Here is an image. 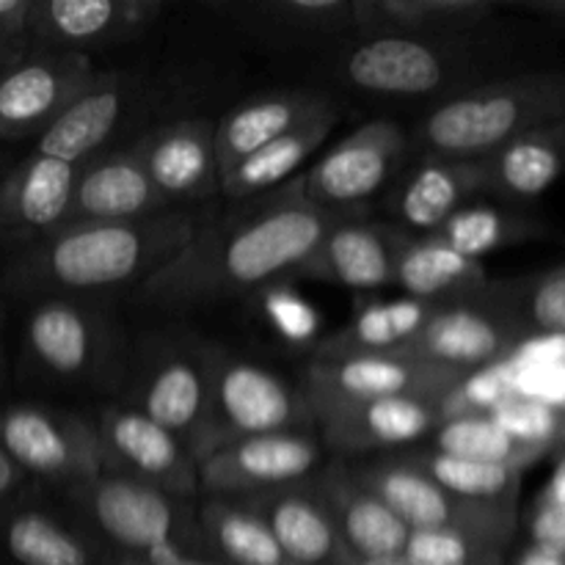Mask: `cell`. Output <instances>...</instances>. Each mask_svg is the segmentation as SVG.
I'll return each mask as SVG.
<instances>
[{"mask_svg":"<svg viewBox=\"0 0 565 565\" xmlns=\"http://www.w3.org/2000/svg\"><path fill=\"white\" fill-rule=\"evenodd\" d=\"M337 215L301 196L296 180L215 224H199L191 243L143 281L136 298L163 309L254 296L309 276Z\"/></svg>","mask_w":565,"mask_h":565,"instance_id":"obj_1","label":"cell"},{"mask_svg":"<svg viewBox=\"0 0 565 565\" xmlns=\"http://www.w3.org/2000/svg\"><path fill=\"white\" fill-rule=\"evenodd\" d=\"M199 221L160 213L132 224L61 226L33 246L11 252L3 285L11 292L77 298L119 287H141L191 243Z\"/></svg>","mask_w":565,"mask_h":565,"instance_id":"obj_2","label":"cell"},{"mask_svg":"<svg viewBox=\"0 0 565 565\" xmlns=\"http://www.w3.org/2000/svg\"><path fill=\"white\" fill-rule=\"evenodd\" d=\"M565 121V70L478 83L436 105L417 127L425 158L483 160L535 127Z\"/></svg>","mask_w":565,"mask_h":565,"instance_id":"obj_3","label":"cell"},{"mask_svg":"<svg viewBox=\"0 0 565 565\" xmlns=\"http://www.w3.org/2000/svg\"><path fill=\"white\" fill-rule=\"evenodd\" d=\"M75 497L92 527L121 552L119 561H202L199 552H207L199 516L185 500L130 475L105 467L97 478L75 486Z\"/></svg>","mask_w":565,"mask_h":565,"instance_id":"obj_4","label":"cell"},{"mask_svg":"<svg viewBox=\"0 0 565 565\" xmlns=\"http://www.w3.org/2000/svg\"><path fill=\"white\" fill-rule=\"evenodd\" d=\"M519 281H489L472 296L441 301L419 334L395 356L472 375L508 362L530 340L516 307Z\"/></svg>","mask_w":565,"mask_h":565,"instance_id":"obj_5","label":"cell"},{"mask_svg":"<svg viewBox=\"0 0 565 565\" xmlns=\"http://www.w3.org/2000/svg\"><path fill=\"white\" fill-rule=\"evenodd\" d=\"M315 423L307 395L287 381L241 356L210 351V425L207 452L252 436L292 434Z\"/></svg>","mask_w":565,"mask_h":565,"instance_id":"obj_6","label":"cell"},{"mask_svg":"<svg viewBox=\"0 0 565 565\" xmlns=\"http://www.w3.org/2000/svg\"><path fill=\"white\" fill-rule=\"evenodd\" d=\"M480 70L469 39L419 36H362L337 64L342 81L384 97H423L456 86L461 92Z\"/></svg>","mask_w":565,"mask_h":565,"instance_id":"obj_7","label":"cell"},{"mask_svg":"<svg viewBox=\"0 0 565 565\" xmlns=\"http://www.w3.org/2000/svg\"><path fill=\"white\" fill-rule=\"evenodd\" d=\"M406 152L408 138L403 127L386 119L367 121L298 174L296 185L315 207L345 218L379 196Z\"/></svg>","mask_w":565,"mask_h":565,"instance_id":"obj_8","label":"cell"},{"mask_svg":"<svg viewBox=\"0 0 565 565\" xmlns=\"http://www.w3.org/2000/svg\"><path fill=\"white\" fill-rule=\"evenodd\" d=\"M467 375L395 353L334 359V362L312 359L303 381V395L318 423L320 414L326 412L359 406V403L392 401V397H419L441 406V401Z\"/></svg>","mask_w":565,"mask_h":565,"instance_id":"obj_9","label":"cell"},{"mask_svg":"<svg viewBox=\"0 0 565 565\" xmlns=\"http://www.w3.org/2000/svg\"><path fill=\"white\" fill-rule=\"evenodd\" d=\"M0 450L22 475L81 486L105 469L92 423L31 403L0 408Z\"/></svg>","mask_w":565,"mask_h":565,"instance_id":"obj_10","label":"cell"},{"mask_svg":"<svg viewBox=\"0 0 565 565\" xmlns=\"http://www.w3.org/2000/svg\"><path fill=\"white\" fill-rule=\"evenodd\" d=\"M351 472L412 533L417 530H461V533L489 535V539L500 541H513L516 535L519 513L458 500L403 456L384 458V461L367 463V467H351Z\"/></svg>","mask_w":565,"mask_h":565,"instance_id":"obj_11","label":"cell"},{"mask_svg":"<svg viewBox=\"0 0 565 565\" xmlns=\"http://www.w3.org/2000/svg\"><path fill=\"white\" fill-rule=\"evenodd\" d=\"M199 489L215 497H254L309 483L323 469V447L303 430L252 436L196 463Z\"/></svg>","mask_w":565,"mask_h":565,"instance_id":"obj_12","label":"cell"},{"mask_svg":"<svg viewBox=\"0 0 565 565\" xmlns=\"http://www.w3.org/2000/svg\"><path fill=\"white\" fill-rule=\"evenodd\" d=\"M94 77L97 72L88 55L53 50L22 55L0 72V138H39Z\"/></svg>","mask_w":565,"mask_h":565,"instance_id":"obj_13","label":"cell"},{"mask_svg":"<svg viewBox=\"0 0 565 565\" xmlns=\"http://www.w3.org/2000/svg\"><path fill=\"white\" fill-rule=\"evenodd\" d=\"M132 408L169 430L193 461H202L210 425V348L158 353L138 379Z\"/></svg>","mask_w":565,"mask_h":565,"instance_id":"obj_14","label":"cell"},{"mask_svg":"<svg viewBox=\"0 0 565 565\" xmlns=\"http://www.w3.org/2000/svg\"><path fill=\"white\" fill-rule=\"evenodd\" d=\"M25 353L55 381H88L114 353L110 329L77 298H42L25 318Z\"/></svg>","mask_w":565,"mask_h":565,"instance_id":"obj_15","label":"cell"},{"mask_svg":"<svg viewBox=\"0 0 565 565\" xmlns=\"http://www.w3.org/2000/svg\"><path fill=\"white\" fill-rule=\"evenodd\" d=\"M105 467L125 472L180 500L199 491V467L191 452L160 425L132 406L105 408L94 423Z\"/></svg>","mask_w":565,"mask_h":565,"instance_id":"obj_16","label":"cell"},{"mask_svg":"<svg viewBox=\"0 0 565 565\" xmlns=\"http://www.w3.org/2000/svg\"><path fill=\"white\" fill-rule=\"evenodd\" d=\"M81 166L33 152L0 174V248L20 252L66 224Z\"/></svg>","mask_w":565,"mask_h":565,"instance_id":"obj_17","label":"cell"},{"mask_svg":"<svg viewBox=\"0 0 565 565\" xmlns=\"http://www.w3.org/2000/svg\"><path fill=\"white\" fill-rule=\"evenodd\" d=\"M158 11V0H33L28 39L53 53L88 55L141 36Z\"/></svg>","mask_w":565,"mask_h":565,"instance_id":"obj_18","label":"cell"},{"mask_svg":"<svg viewBox=\"0 0 565 565\" xmlns=\"http://www.w3.org/2000/svg\"><path fill=\"white\" fill-rule=\"evenodd\" d=\"M132 149L166 204L204 199L221 185L213 121H166L143 132Z\"/></svg>","mask_w":565,"mask_h":565,"instance_id":"obj_19","label":"cell"},{"mask_svg":"<svg viewBox=\"0 0 565 565\" xmlns=\"http://www.w3.org/2000/svg\"><path fill=\"white\" fill-rule=\"evenodd\" d=\"M166 207L136 149L127 147L81 166L64 226L132 224L166 213Z\"/></svg>","mask_w":565,"mask_h":565,"instance_id":"obj_20","label":"cell"},{"mask_svg":"<svg viewBox=\"0 0 565 565\" xmlns=\"http://www.w3.org/2000/svg\"><path fill=\"white\" fill-rule=\"evenodd\" d=\"M326 513L334 522L353 561H397L406 552L412 530L370 494L345 463L323 467L309 480Z\"/></svg>","mask_w":565,"mask_h":565,"instance_id":"obj_21","label":"cell"},{"mask_svg":"<svg viewBox=\"0 0 565 565\" xmlns=\"http://www.w3.org/2000/svg\"><path fill=\"white\" fill-rule=\"evenodd\" d=\"M406 237L395 224L356 221L353 215L337 218L309 265V276L351 292H381L395 285L397 252Z\"/></svg>","mask_w":565,"mask_h":565,"instance_id":"obj_22","label":"cell"},{"mask_svg":"<svg viewBox=\"0 0 565 565\" xmlns=\"http://www.w3.org/2000/svg\"><path fill=\"white\" fill-rule=\"evenodd\" d=\"M483 196V160L423 158L390 196L397 230L408 237L436 235L461 207Z\"/></svg>","mask_w":565,"mask_h":565,"instance_id":"obj_23","label":"cell"},{"mask_svg":"<svg viewBox=\"0 0 565 565\" xmlns=\"http://www.w3.org/2000/svg\"><path fill=\"white\" fill-rule=\"evenodd\" d=\"M237 500L254 516L263 519L296 565H353L351 552L345 550L334 522L309 483Z\"/></svg>","mask_w":565,"mask_h":565,"instance_id":"obj_24","label":"cell"},{"mask_svg":"<svg viewBox=\"0 0 565 565\" xmlns=\"http://www.w3.org/2000/svg\"><path fill=\"white\" fill-rule=\"evenodd\" d=\"M445 419L441 406L419 397H392V401L359 403L320 414L323 439L337 450L367 452L386 447H406L425 439Z\"/></svg>","mask_w":565,"mask_h":565,"instance_id":"obj_25","label":"cell"},{"mask_svg":"<svg viewBox=\"0 0 565 565\" xmlns=\"http://www.w3.org/2000/svg\"><path fill=\"white\" fill-rule=\"evenodd\" d=\"M500 6L491 0H353V31L362 36L472 39Z\"/></svg>","mask_w":565,"mask_h":565,"instance_id":"obj_26","label":"cell"},{"mask_svg":"<svg viewBox=\"0 0 565 565\" xmlns=\"http://www.w3.org/2000/svg\"><path fill=\"white\" fill-rule=\"evenodd\" d=\"M565 174V121L535 127L483 158V196L505 204L539 202Z\"/></svg>","mask_w":565,"mask_h":565,"instance_id":"obj_27","label":"cell"},{"mask_svg":"<svg viewBox=\"0 0 565 565\" xmlns=\"http://www.w3.org/2000/svg\"><path fill=\"white\" fill-rule=\"evenodd\" d=\"M127 108L125 77L105 72L92 86L66 105L64 114L36 138V152L64 163L83 166L97 158L99 149L110 141Z\"/></svg>","mask_w":565,"mask_h":565,"instance_id":"obj_28","label":"cell"},{"mask_svg":"<svg viewBox=\"0 0 565 565\" xmlns=\"http://www.w3.org/2000/svg\"><path fill=\"white\" fill-rule=\"evenodd\" d=\"M337 121H340V105L312 116L287 136L276 138L268 147L237 160L235 166L221 171L218 191L232 202H248V199L265 196L279 185H287V182L296 180L303 163L323 147Z\"/></svg>","mask_w":565,"mask_h":565,"instance_id":"obj_29","label":"cell"},{"mask_svg":"<svg viewBox=\"0 0 565 565\" xmlns=\"http://www.w3.org/2000/svg\"><path fill=\"white\" fill-rule=\"evenodd\" d=\"M334 99L326 94L312 92H281L257 97L252 103L237 105L232 114L221 119L215 127V143H218V166L226 171L237 160L248 158L257 149L268 147L276 138L287 136L312 116L334 108Z\"/></svg>","mask_w":565,"mask_h":565,"instance_id":"obj_30","label":"cell"},{"mask_svg":"<svg viewBox=\"0 0 565 565\" xmlns=\"http://www.w3.org/2000/svg\"><path fill=\"white\" fill-rule=\"evenodd\" d=\"M439 303L419 301V298H397V301L370 303L337 334L320 340L315 359L334 362L353 356H386L401 353L419 334Z\"/></svg>","mask_w":565,"mask_h":565,"instance_id":"obj_31","label":"cell"},{"mask_svg":"<svg viewBox=\"0 0 565 565\" xmlns=\"http://www.w3.org/2000/svg\"><path fill=\"white\" fill-rule=\"evenodd\" d=\"M489 281L483 265L452 252L439 235L406 237L397 252L395 287H401L406 298L441 303L472 296Z\"/></svg>","mask_w":565,"mask_h":565,"instance_id":"obj_32","label":"cell"},{"mask_svg":"<svg viewBox=\"0 0 565 565\" xmlns=\"http://www.w3.org/2000/svg\"><path fill=\"white\" fill-rule=\"evenodd\" d=\"M199 530L207 552L218 555V563L224 565H296L263 519L232 497H213L204 502L199 511Z\"/></svg>","mask_w":565,"mask_h":565,"instance_id":"obj_33","label":"cell"},{"mask_svg":"<svg viewBox=\"0 0 565 565\" xmlns=\"http://www.w3.org/2000/svg\"><path fill=\"white\" fill-rule=\"evenodd\" d=\"M408 463L423 469L436 486L463 502L483 508H497L505 513H519V491H522V469L505 463L472 461V458L447 456L439 450H419L403 456Z\"/></svg>","mask_w":565,"mask_h":565,"instance_id":"obj_34","label":"cell"},{"mask_svg":"<svg viewBox=\"0 0 565 565\" xmlns=\"http://www.w3.org/2000/svg\"><path fill=\"white\" fill-rule=\"evenodd\" d=\"M241 25L274 39H326L353 31V0H276V3L232 6Z\"/></svg>","mask_w":565,"mask_h":565,"instance_id":"obj_35","label":"cell"},{"mask_svg":"<svg viewBox=\"0 0 565 565\" xmlns=\"http://www.w3.org/2000/svg\"><path fill=\"white\" fill-rule=\"evenodd\" d=\"M436 235L461 257L480 259L500 248L519 246L524 241L546 235V226L533 215L513 207H491V204H467L458 210Z\"/></svg>","mask_w":565,"mask_h":565,"instance_id":"obj_36","label":"cell"},{"mask_svg":"<svg viewBox=\"0 0 565 565\" xmlns=\"http://www.w3.org/2000/svg\"><path fill=\"white\" fill-rule=\"evenodd\" d=\"M434 447L430 450L447 452V456L472 458L486 463H505V467L527 469L539 458L550 456L546 450L513 439L491 414H452L439 423L434 430Z\"/></svg>","mask_w":565,"mask_h":565,"instance_id":"obj_37","label":"cell"},{"mask_svg":"<svg viewBox=\"0 0 565 565\" xmlns=\"http://www.w3.org/2000/svg\"><path fill=\"white\" fill-rule=\"evenodd\" d=\"M3 546L17 565H103L81 535L42 511L6 519Z\"/></svg>","mask_w":565,"mask_h":565,"instance_id":"obj_38","label":"cell"},{"mask_svg":"<svg viewBox=\"0 0 565 565\" xmlns=\"http://www.w3.org/2000/svg\"><path fill=\"white\" fill-rule=\"evenodd\" d=\"M511 544L461 530H417L408 539L403 561L412 565H502Z\"/></svg>","mask_w":565,"mask_h":565,"instance_id":"obj_39","label":"cell"},{"mask_svg":"<svg viewBox=\"0 0 565 565\" xmlns=\"http://www.w3.org/2000/svg\"><path fill=\"white\" fill-rule=\"evenodd\" d=\"M516 307L530 337H565V265L519 279Z\"/></svg>","mask_w":565,"mask_h":565,"instance_id":"obj_40","label":"cell"},{"mask_svg":"<svg viewBox=\"0 0 565 565\" xmlns=\"http://www.w3.org/2000/svg\"><path fill=\"white\" fill-rule=\"evenodd\" d=\"M491 417L524 445L552 452L565 445V408L513 395L491 412Z\"/></svg>","mask_w":565,"mask_h":565,"instance_id":"obj_41","label":"cell"},{"mask_svg":"<svg viewBox=\"0 0 565 565\" xmlns=\"http://www.w3.org/2000/svg\"><path fill=\"white\" fill-rule=\"evenodd\" d=\"M527 541L565 555V505L535 500L527 513Z\"/></svg>","mask_w":565,"mask_h":565,"instance_id":"obj_42","label":"cell"},{"mask_svg":"<svg viewBox=\"0 0 565 565\" xmlns=\"http://www.w3.org/2000/svg\"><path fill=\"white\" fill-rule=\"evenodd\" d=\"M274 296V307L270 309V315H274L276 326H279L285 334H292V337H303L307 331H312V315H309V309L303 307L298 298H292L290 292L281 290L279 287H270V290H265Z\"/></svg>","mask_w":565,"mask_h":565,"instance_id":"obj_43","label":"cell"},{"mask_svg":"<svg viewBox=\"0 0 565 565\" xmlns=\"http://www.w3.org/2000/svg\"><path fill=\"white\" fill-rule=\"evenodd\" d=\"M33 0H0V42L25 44Z\"/></svg>","mask_w":565,"mask_h":565,"instance_id":"obj_44","label":"cell"},{"mask_svg":"<svg viewBox=\"0 0 565 565\" xmlns=\"http://www.w3.org/2000/svg\"><path fill=\"white\" fill-rule=\"evenodd\" d=\"M502 565H565V555L533 544V541H524L522 546H508Z\"/></svg>","mask_w":565,"mask_h":565,"instance_id":"obj_45","label":"cell"},{"mask_svg":"<svg viewBox=\"0 0 565 565\" xmlns=\"http://www.w3.org/2000/svg\"><path fill=\"white\" fill-rule=\"evenodd\" d=\"M516 9L530 11V14L541 17L552 25L565 28V0H522V3H516Z\"/></svg>","mask_w":565,"mask_h":565,"instance_id":"obj_46","label":"cell"},{"mask_svg":"<svg viewBox=\"0 0 565 565\" xmlns=\"http://www.w3.org/2000/svg\"><path fill=\"white\" fill-rule=\"evenodd\" d=\"M22 472L11 463V458L0 450V502L9 500L17 489H20Z\"/></svg>","mask_w":565,"mask_h":565,"instance_id":"obj_47","label":"cell"},{"mask_svg":"<svg viewBox=\"0 0 565 565\" xmlns=\"http://www.w3.org/2000/svg\"><path fill=\"white\" fill-rule=\"evenodd\" d=\"M539 502H550V505H565V456L557 463L555 475H552L550 486L541 491Z\"/></svg>","mask_w":565,"mask_h":565,"instance_id":"obj_48","label":"cell"},{"mask_svg":"<svg viewBox=\"0 0 565 565\" xmlns=\"http://www.w3.org/2000/svg\"><path fill=\"white\" fill-rule=\"evenodd\" d=\"M22 53H25V47H22V44L0 42V72L9 70L11 64H17V61L22 58Z\"/></svg>","mask_w":565,"mask_h":565,"instance_id":"obj_49","label":"cell"},{"mask_svg":"<svg viewBox=\"0 0 565 565\" xmlns=\"http://www.w3.org/2000/svg\"><path fill=\"white\" fill-rule=\"evenodd\" d=\"M116 565H224L218 561H169V563H149V561H116Z\"/></svg>","mask_w":565,"mask_h":565,"instance_id":"obj_50","label":"cell"},{"mask_svg":"<svg viewBox=\"0 0 565 565\" xmlns=\"http://www.w3.org/2000/svg\"><path fill=\"white\" fill-rule=\"evenodd\" d=\"M353 565H412V563L397 557V561H353Z\"/></svg>","mask_w":565,"mask_h":565,"instance_id":"obj_51","label":"cell"},{"mask_svg":"<svg viewBox=\"0 0 565 565\" xmlns=\"http://www.w3.org/2000/svg\"><path fill=\"white\" fill-rule=\"evenodd\" d=\"M0 384H3V345H0Z\"/></svg>","mask_w":565,"mask_h":565,"instance_id":"obj_52","label":"cell"}]
</instances>
